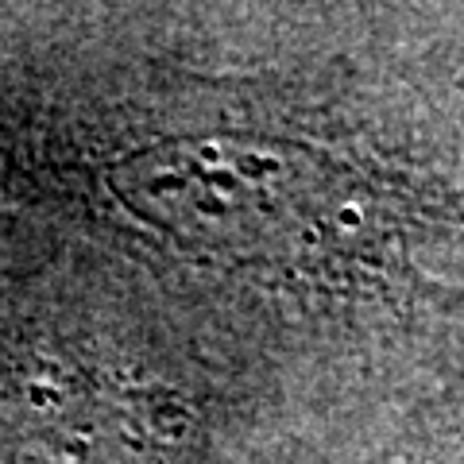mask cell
Instances as JSON below:
<instances>
[{
    "label": "cell",
    "instance_id": "7a4b0ae2",
    "mask_svg": "<svg viewBox=\"0 0 464 464\" xmlns=\"http://www.w3.org/2000/svg\"><path fill=\"white\" fill-rule=\"evenodd\" d=\"M112 194L163 237L206 259L279 256L295 167L256 140H170L124 155Z\"/></svg>",
    "mask_w": 464,
    "mask_h": 464
},
{
    "label": "cell",
    "instance_id": "6da1fadb",
    "mask_svg": "<svg viewBox=\"0 0 464 464\" xmlns=\"http://www.w3.org/2000/svg\"><path fill=\"white\" fill-rule=\"evenodd\" d=\"M186 411L151 383L70 353L0 368V464H170Z\"/></svg>",
    "mask_w": 464,
    "mask_h": 464
}]
</instances>
